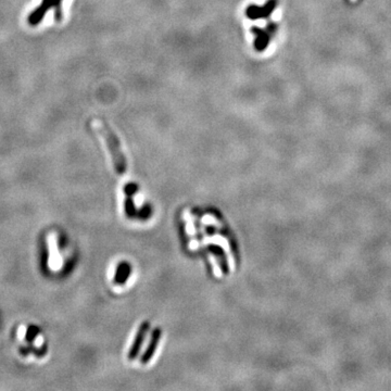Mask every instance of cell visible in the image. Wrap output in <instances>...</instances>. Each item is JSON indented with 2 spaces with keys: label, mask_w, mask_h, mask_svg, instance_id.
Here are the masks:
<instances>
[{
  "label": "cell",
  "mask_w": 391,
  "mask_h": 391,
  "mask_svg": "<svg viewBox=\"0 0 391 391\" xmlns=\"http://www.w3.org/2000/svg\"><path fill=\"white\" fill-rule=\"evenodd\" d=\"M92 126L101 135L103 140L106 141L117 172L121 175L124 174L126 171V159L124 157V153L122 152V149H121V145L117 135L113 133L106 123H103L100 120H93Z\"/></svg>",
  "instance_id": "cell-1"
},
{
  "label": "cell",
  "mask_w": 391,
  "mask_h": 391,
  "mask_svg": "<svg viewBox=\"0 0 391 391\" xmlns=\"http://www.w3.org/2000/svg\"><path fill=\"white\" fill-rule=\"evenodd\" d=\"M62 1L63 0H43L36 10L29 16V23L32 26H36L43 21V16L51 8H54V16L57 21L62 20Z\"/></svg>",
  "instance_id": "cell-2"
},
{
  "label": "cell",
  "mask_w": 391,
  "mask_h": 391,
  "mask_svg": "<svg viewBox=\"0 0 391 391\" xmlns=\"http://www.w3.org/2000/svg\"><path fill=\"white\" fill-rule=\"evenodd\" d=\"M278 1L277 0H268V1L263 5L259 7L256 4H251L246 10V14L250 20L258 19H267L269 15L273 13V11L276 8Z\"/></svg>",
  "instance_id": "cell-3"
},
{
  "label": "cell",
  "mask_w": 391,
  "mask_h": 391,
  "mask_svg": "<svg viewBox=\"0 0 391 391\" xmlns=\"http://www.w3.org/2000/svg\"><path fill=\"white\" fill-rule=\"evenodd\" d=\"M150 327V324L148 322H144L141 325L140 327L138 328V332H137V335L135 337V340L133 345L130 347V350L129 352V360L130 361H133L136 359V356L138 355L140 348H141V345L144 343V339H145V336L148 332V329Z\"/></svg>",
  "instance_id": "cell-4"
},
{
  "label": "cell",
  "mask_w": 391,
  "mask_h": 391,
  "mask_svg": "<svg viewBox=\"0 0 391 391\" xmlns=\"http://www.w3.org/2000/svg\"><path fill=\"white\" fill-rule=\"evenodd\" d=\"M161 335H162L161 328L158 327V328H156L155 330H153L151 339H150V343H149V345H148L147 350L145 351V353L142 354L141 359H140L141 364H147V363L151 360V357L153 356V354H155V352H156V350L158 348V345H159L160 338H161Z\"/></svg>",
  "instance_id": "cell-5"
},
{
  "label": "cell",
  "mask_w": 391,
  "mask_h": 391,
  "mask_svg": "<svg viewBox=\"0 0 391 391\" xmlns=\"http://www.w3.org/2000/svg\"><path fill=\"white\" fill-rule=\"evenodd\" d=\"M49 249H50V267L54 271H58L62 265V259L58 252L56 234H50L49 236Z\"/></svg>",
  "instance_id": "cell-6"
},
{
  "label": "cell",
  "mask_w": 391,
  "mask_h": 391,
  "mask_svg": "<svg viewBox=\"0 0 391 391\" xmlns=\"http://www.w3.org/2000/svg\"><path fill=\"white\" fill-rule=\"evenodd\" d=\"M251 32L255 34L256 40H255V47L258 51H263L267 48L269 41H271V34L266 33L265 31H263L259 27H252Z\"/></svg>",
  "instance_id": "cell-7"
},
{
  "label": "cell",
  "mask_w": 391,
  "mask_h": 391,
  "mask_svg": "<svg viewBox=\"0 0 391 391\" xmlns=\"http://www.w3.org/2000/svg\"><path fill=\"white\" fill-rule=\"evenodd\" d=\"M208 250L210 251L214 257H216V259L218 262L219 268H221V271L223 272V274L227 275L228 272H229L228 271V263H227L226 256H225V253H224L222 248H219L217 246H209Z\"/></svg>",
  "instance_id": "cell-8"
},
{
  "label": "cell",
  "mask_w": 391,
  "mask_h": 391,
  "mask_svg": "<svg viewBox=\"0 0 391 391\" xmlns=\"http://www.w3.org/2000/svg\"><path fill=\"white\" fill-rule=\"evenodd\" d=\"M134 186L129 185L125 188V212L129 217H133L135 216V207L133 202V190Z\"/></svg>",
  "instance_id": "cell-9"
},
{
  "label": "cell",
  "mask_w": 391,
  "mask_h": 391,
  "mask_svg": "<svg viewBox=\"0 0 391 391\" xmlns=\"http://www.w3.org/2000/svg\"><path fill=\"white\" fill-rule=\"evenodd\" d=\"M130 273V266L128 263L120 264L118 269H117V273H115V277H114L115 283L124 284L125 280L128 279Z\"/></svg>",
  "instance_id": "cell-10"
},
{
  "label": "cell",
  "mask_w": 391,
  "mask_h": 391,
  "mask_svg": "<svg viewBox=\"0 0 391 391\" xmlns=\"http://www.w3.org/2000/svg\"><path fill=\"white\" fill-rule=\"evenodd\" d=\"M351 1H352V2H355V1H356V0H351Z\"/></svg>",
  "instance_id": "cell-11"
}]
</instances>
